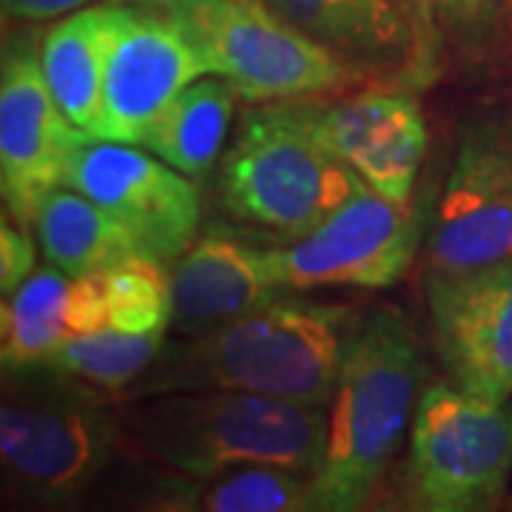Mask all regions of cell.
Returning a JSON list of instances; mask_svg holds the SVG:
<instances>
[{
	"instance_id": "2e32d148",
	"label": "cell",
	"mask_w": 512,
	"mask_h": 512,
	"mask_svg": "<svg viewBox=\"0 0 512 512\" xmlns=\"http://www.w3.org/2000/svg\"><path fill=\"white\" fill-rule=\"evenodd\" d=\"M274 12L365 69H396L419 63V23L404 0H265Z\"/></svg>"
},
{
	"instance_id": "603a6c76",
	"label": "cell",
	"mask_w": 512,
	"mask_h": 512,
	"mask_svg": "<svg viewBox=\"0 0 512 512\" xmlns=\"http://www.w3.org/2000/svg\"><path fill=\"white\" fill-rule=\"evenodd\" d=\"M165 262L151 256H128L100 271L109 328L128 333H165L171 325V279Z\"/></svg>"
},
{
	"instance_id": "6da1fadb",
	"label": "cell",
	"mask_w": 512,
	"mask_h": 512,
	"mask_svg": "<svg viewBox=\"0 0 512 512\" xmlns=\"http://www.w3.org/2000/svg\"><path fill=\"white\" fill-rule=\"evenodd\" d=\"M359 316L348 305L274 296L220 328L165 350L134 399L171 390H245L328 407Z\"/></svg>"
},
{
	"instance_id": "d4e9b609",
	"label": "cell",
	"mask_w": 512,
	"mask_h": 512,
	"mask_svg": "<svg viewBox=\"0 0 512 512\" xmlns=\"http://www.w3.org/2000/svg\"><path fill=\"white\" fill-rule=\"evenodd\" d=\"M66 328H69L72 336L109 328L106 296H103V279H100V274L72 276L69 279V291H66Z\"/></svg>"
},
{
	"instance_id": "4fadbf2b",
	"label": "cell",
	"mask_w": 512,
	"mask_h": 512,
	"mask_svg": "<svg viewBox=\"0 0 512 512\" xmlns=\"http://www.w3.org/2000/svg\"><path fill=\"white\" fill-rule=\"evenodd\" d=\"M83 134L55 103L35 49L9 46L0 77V188L15 222L35 225L43 200L66 183L69 154Z\"/></svg>"
},
{
	"instance_id": "d6986e66",
	"label": "cell",
	"mask_w": 512,
	"mask_h": 512,
	"mask_svg": "<svg viewBox=\"0 0 512 512\" xmlns=\"http://www.w3.org/2000/svg\"><path fill=\"white\" fill-rule=\"evenodd\" d=\"M35 231L49 265L66 276L100 274L128 256H137L126 231L97 202L69 185H60L43 200Z\"/></svg>"
},
{
	"instance_id": "7c38bea8",
	"label": "cell",
	"mask_w": 512,
	"mask_h": 512,
	"mask_svg": "<svg viewBox=\"0 0 512 512\" xmlns=\"http://www.w3.org/2000/svg\"><path fill=\"white\" fill-rule=\"evenodd\" d=\"M430 330L441 367L481 399L512 396V256L456 274H427Z\"/></svg>"
},
{
	"instance_id": "3957f363",
	"label": "cell",
	"mask_w": 512,
	"mask_h": 512,
	"mask_svg": "<svg viewBox=\"0 0 512 512\" xmlns=\"http://www.w3.org/2000/svg\"><path fill=\"white\" fill-rule=\"evenodd\" d=\"M419 339L402 313L379 308L359 322L328 402L319 467L311 476V510H362L421 399Z\"/></svg>"
},
{
	"instance_id": "30bf717a",
	"label": "cell",
	"mask_w": 512,
	"mask_h": 512,
	"mask_svg": "<svg viewBox=\"0 0 512 512\" xmlns=\"http://www.w3.org/2000/svg\"><path fill=\"white\" fill-rule=\"evenodd\" d=\"M512 256V114L464 128L427 239V274H456Z\"/></svg>"
},
{
	"instance_id": "44dd1931",
	"label": "cell",
	"mask_w": 512,
	"mask_h": 512,
	"mask_svg": "<svg viewBox=\"0 0 512 512\" xmlns=\"http://www.w3.org/2000/svg\"><path fill=\"white\" fill-rule=\"evenodd\" d=\"M69 279L60 268L49 265L35 271L18 291L6 293L3 302V367L35 370L52 350L69 339L66 328V291Z\"/></svg>"
},
{
	"instance_id": "52a82bcc",
	"label": "cell",
	"mask_w": 512,
	"mask_h": 512,
	"mask_svg": "<svg viewBox=\"0 0 512 512\" xmlns=\"http://www.w3.org/2000/svg\"><path fill=\"white\" fill-rule=\"evenodd\" d=\"M512 476V404L456 384L421 393L410 424L404 495L413 510H490Z\"/></svg>"
},
{
	"instance_id": "ba28073f",
	"label": "cell",
	"mask_w": 512,
	"mask_h": 512,
	"mask_svg": "<svg viewBox=\"0 0 512 512\" xmlns=\"http://www.w3.org/2000/svg\"><path fill=\"white\" fill-rule=\"evenodd\" d=\"M421 228L410 205L393 202L362 183L325 220L288 245L271 248L279 288L325 285L390 288L419 254Z\"/></svg>"
},
{
	"instance_id": "e0dca14e",
	"label": "cell",
	"mask_w": 512,
	"mask_h": 512,
	"mask_svg": "<svg viewBox=\"0 0 512 512\" xmlns=\"http://www.w3.org/2000/svg\"><path fill=\"white\" fill-rule=\"evenodd\" d=\"M109 52V3L77 9L60 20L40 46L49 92L69 123L97 137L103 117V80Z\"/></svg>"
},
{
	"instance_id": "ac0fdd59",
	"label": "cell",
	"mask_w": 512,
	"mask_h": 512,
	"mask_svg": "<svg viewBox=\"0 0 512 512\" xmlns=\"http://www.w3.org/2000/svg\"><path fill=\"white\" fill-rule=\"evenodd\" d=\"M231 83L217 74H202L177 94L148 128L140 146L185 177H205L228 137L234 117Z\"/></svg>"
},
{
	"instance_id": "9c48e42d",
	"label": "cell",
	"mask_w": 512,
	"mask_h": 512,
	"mask_svg": "<svg viewBox=\"0 0 512 512\" xmlns=\"http://www.w3.org/2000/svg\"><path fill=\"white\" fill-rule=\"evenodd\" d=\"M63 185L97 202L137 254L157 262L180 259L197 237V185L151 151L83 134L69 154Z\"/></svg>"
},
{
	"instance_id": "8fae6325",
	"label": "cell",
	"mask_w": 512,
	"mask_h": 512,
	"mask_svg": "<svg viewBox=\"0 0 512 512\" xmlns=\"http://www.w3.org/2000/svg\"><path fill=\"white\" fill-rule=\"evenodd\" d=\"M202 74H208L205 60L168 12L137 0H111L97 137L140 146L165 106Z\"/></svg>"
},
{
	"instance_id": "5b68a950",
	"label": "cell",
	"mask_w": 512,
	"mask_h": 512,
	"mask_svg": "<svg viewBox=\"0 0 512 512\" xmlns=\"http://www.w3.org/2000/svg\"><path fill=\"white\" fill-rule=\"evenodd\" d=\"M168 12L217 74L251 103L339 89L350 63L274 12L265 0H137Z\"/></svg>"
},
{
	"instance_id": "277c9868",
	"label": "cell",
	"mask_w": 512,
	"mask_h": 512,
	"mask_svg": "<svg viewBox=\"0 0 512 512\" xmlns=\"http://www.w3.org/2000/svg\"><path fill=\"white\" fill-rule=\"evenodd\" d=\"M365 183L316 134V106L271 100L245 111L222 157L220 200L239 222L296 239Z\"/></svg>"
},
{
	"instance_id": "4316f807",
	"label": "cell",
	"mask_w": 512,
	"mask_h": 512,
	"mask_svg": "<svg viewBox=\"0 0 512 512\" xmlns=\"http://www.w3.org/2000/svg\"><path fill=\"white\" fill-rule=\"evenodd\" d=\"M0 3H3V18L6 20L40 23V20L72 15L92 0H0Z\"/></svg>"
},
{
	"instance_id": "cb8c5ba5",
	"label": "cell",
	"mask_w": 512,
	"mask_h": 512,
	"mask_svg": "<svg viewBox=\"0 0 512 512\" xmlns=\"http://www.w3.org/2000/svg\"><path fill=\"white\" fill-rule=\"evenodd\" d=\"M419 23L421 40H444L476 49L493 35L504 0H404Z\"/></svg>"
},
{
	"instance_id": "8992f818",
	"label": "cell",
	"mask_w": 512,
	"mask_h": 512,
	"mask_svg": "<svg viewBox=\"0 0 512 512\" xmlns=\"http://www.w3.org/2000/svg\"><path fill=\"white\" fill-rule=\"evenodd\" d=\"M18 384L0 407V456L9 484L32 501L63 504L83 493L123 450L120 419L92 384Z\"/></svg>"
},
{
	"instance_id": "7402d4cb",
	"label": "cell",
	"mask_w": 512,
	"mask_h": 512,
	"mask_svg": "<svg viewBox=\"0 0 512 512\" xmlns=\"http://www.w3.org/2000/svg\"><path fill=\"white\" fill-rule=\"evenodd\" d=\"M165 348V333H128L103 328L77 333L57 345L35 370L72 376L100 390H126L157 362Z\"/></svg>"
},
{
	"instance_id": "484cf974",
	"label": "cell",
	"mask_w": 512,
	"mask_h": 512,
	"mask_svg": "<svg viewBox=\"0 0 512 512\" xmlns=\"http://www.w3.org/2000/svg\"><path fill=\"white\" fill-rule=\"evenodd\" d=\"M37 245L29 234V225H0V291L3 296L18 291L20 285L35 274Z\"/></svg>"
},
{
	"instance_id": "9a60e30c",
	"label": "cell",
	"mask_w": 512,
	"mask_h": 512,
	"mask_svg": "<svg viewBox=\"0 0 512 512\" xmlns=\"http://www.w3.org/2000/svg\"><path fill=\"white\" fill-rule=\"evenodd\" d=\"M171 325L197 336L279 296L271 256L231 231L214 228L171 268Z\"/></svg>"
},
{
	"instance_id": "7a4b0ae2",
	"label": "cell",
	"mask_w": 512,
	"mask_h": 512,
	"mask_svg": "<svg viewBox=\"0 0 512 512\" xmlns=\"http://www.w3.org/2000/svg\"><path fill=\"white\" fill-rule=\"evenodd\" d=\"M117 419L128 456L185 478L239 464H279L313 476L325 447L328 407L245 390H171L140 396Z\"/></svg>"
},
{
	"instance_id": "ffe728a7",
	"label": "cell",
	"mask_w": 512,
	"mask_h": 512,
	"mask_svg": "<svg viewBox=\"0 0 512 512\" xmlns=\"http://www.w3.org/2000/svg\"><path fill=\"white\" fill-rule=\"evenodd\" d=\"M174 510L302 512L311 510V476L279 464H239L168 495Z\"/></svg>"
},
{
	"instance_id": "5bb4252c",
	"label": "cell",
	"mask_w": 512,
	"mask_h": 512,
	"mask_svg": "<svg viewBox=\"0 0 512 512\" xmlns=\"http://www.w3.org/2000/svg\"><path fill=\"white\" fill-rule=\"evenodd\" d=\"M316 134L373 191L410 205L427 151V126L413 94L367 92L316 106Z\"/></svg>"
}]
</instances>
